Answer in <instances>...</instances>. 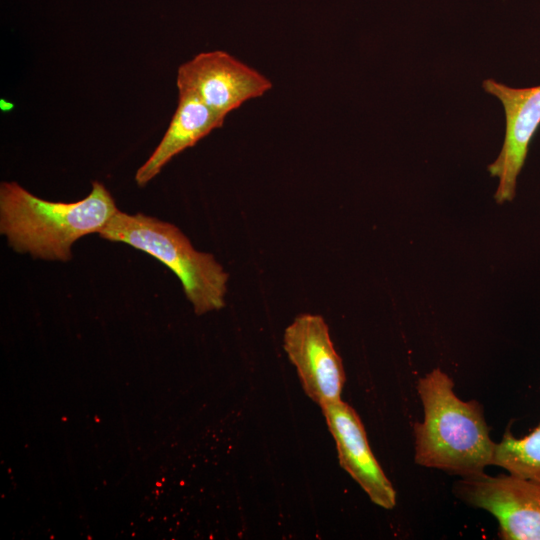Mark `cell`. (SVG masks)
I'll list each match as a JSON object with an SVG mask.
<instances>
[{
    "instance_id": "cell-7",
    "label": "cell",
    "mask_w": 540,
    "mask_h": 540,
    "mask_svg": "<svg viewBox=\"0 0 540 540\" xmlns=\"http://www.w3.org/2000/svg\"><path fill=\"white\" fill-rule=\"evenodd\" d=\"M484 90L497 97L503 105L506 119L505 137L496 160L488 166L491 176L499 180L495 200L502 204L512 201L517 178L525 163L530 142L540 126V85L513 88L493 79H486Z\"/></svg>"
},
{
    "instance_id": "cell-6",
    "label": "cell",
    "mask_w": 540,
    "mask_h": 540,
    "mask_svg": "<svg viewBox=\"0 0 540 540\" xmlns=\"http://www.w3.org/2000/svg\"><path fill=\"white\" fill-rule=\"evenodd\" d=\"M283 347L313 402L322 407L341 400L345 371L322 316H297L284 331Z\"/></svg>"
},
{
    "instance_id": "cell-9",
    "label": "cell",
    "mask_w": 540,
    "mask_h": 540,
    "mask_svg": "<svg viewBox=\"0 0 540 540\" xmlns=\"http://www.w3.org/2000/svg\"><path fill=\"white\" fill-rule=\"evenodd\" d=\"M223 122V118L196 97L179 93L177 108L163 138L136 172L135 181L138 186H145L174 156L194 146L214 129L220 128Z\"/></svg>"
},
{
    "instance_id": "cell-5",
    "label": "cell",
    "mask_w": 540,
    "mask_h": 540,
    "mask_svg": "<svg viewBox=\"0 0 540 540\" xmlns=\"http://www.w3.org/2000/svg\"><path fill=\"white\" fill-rule=\"evenodd\" d=\"M454 492L467 504L493 514L505 540H540V482L484 472L463 477Z\"/></svg>"
},
{
    "instance_id": "cell-3",
    "label": "cell",
    "mask_w": 540,
    "mask_h": 540,
    "mask_svg": "<svg viewBox=\"0 0 540 540\" xmlns=\"http://www.w3.org/2000/svg\"><path fill=\"white\" fill-rule=\"evenodd\" d=\"M98 234L145 252L167 266L180 280L196 314L224 307L228 273L212 254L197 251L175 225L118 210Z\"/></svg>"
},
{
    "instance_id": "cell-10",
    "label": "cell",
    "mask_w": 540,
    "mask_h": 540,
    "mask_svg": "<svg viewBox=\"0 0 540 540\" xmlns=\"http://www.w3.org/2000/svg\"><path fill=\"white\" fill-rule=\"evenodd\" d=\"M492 465L540 482V423L530 434L519 439L507 430L495 445Z\"/></svg>"
},
{
    "instance_id": "cell-4",
    "label": "cell",
    "mask_w": 540,
    "mask_h": 540,
    "mask_svg": "<svg viewBox=\"0 0 540 540\" xmlns=\"http://www.w3.org/2000/svg\"><path fill=\"white\" fill-rule=\"evenodd\" d=\"M176 83L179 93L196 97L223 119L272 87L264 75L219 50L199 53L183 63Z\"/></svg>"
},
{
    "instance_id": "cell-1",
    "label": "cell",
    "mask_w": 540,
    "mask_h": 540,
    "mask_svg": "<svg viewBox=\"0 0 540 540\" xmlns=\"http://www.w3.org/2000/svg\"><path fill=\"white\" fill-rule=\"evenodd\" d=\"M119 209L103 183L77 202L41 199L16 182L0 184V232L16 252L34 258L67 262L72 245L99 233Z\"/></svg>"
},
{
    "instance_id": "cell-8",
    "label": "cell",
    "mask_w": 540,
    "mask_h": 540,
    "mask_svg": "<svg viewBox=\"0 0 540 540\" xmlns=\"http://www.w3.org/2000/svg\"><path fill=\"white\" fill-rule=\"evenodd\" d=\"M333 436L340 466L385 509L396 504V492L372 453L363 423L356 411L342 400L321 407Z\"/></svg>"
},
{
    "instance_id": "cell-2",
    "label": "cell",
    "mask_w": 540,
    "mask_h": 540,
    "mask_svg": "<svg viewBox=\"0 0 540 540\" xmlns=\"http://www.w3.org/2000/svg\"><path fill=\"white\" fill-rule=\"evenodd\" d=\"M453 386L440 368L418 380L424 419L414 424V460L424 467L470 477L492 465L496 443L489 436L480 403L461 400Z\"/></svg>"
}]
</instances>
